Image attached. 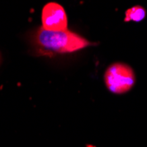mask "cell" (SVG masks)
<instances>
[{
  "mask_svg": "<svg viewBox=\"0 0 147 147\" xmlns=\"http://www.w3.org/2000/svg\"><path fill=\"white\" fill-rule=\"evenodd\" d=\"M31 42L36 55L72 53L92 46L86 38L69 31H50L39 28L31 36Z\"/></svg>",
  "mask_w": 147,
  "mask_h": 147,
  "instance_id": "obj_1",
  "label": "cell"
},
{
  "mask_svg": "<svg viewBox=\"0 0 147 147\" xmlns=\"http://www.w3.org/2000/svg\"><path fill=\"white\" fill-rule=\"evenodd\" d=\"M104 80L107 87L111 92L123 94L134 86L136 78L130 66L123 63H115L107 69Z\"/></svg>",
  "mask_w": 147,
  "mask_h": 147,
  "instance_id": "obj_2",
  "label": "cell"
},
{
  "mask_svg": "<svg viewBox=\"0 0 147 147\" xmlns=\"http://www.w3.org/2000/svg\"><path fill=\"white\" fill-rule=\"evenodd\" d=\"M42 28L50 31L66 30L68 19L64 8L55 2L46 4L42 11Z\"/></svg>",
  "mask_w": 147,
  "mask_h": 147,
  "instance_id": "obj_3",
  "label": "cell"
},
{
  "mask_svg": "<svg viewBox=\"0 0 147 147\" xmlns=\"http://www.w3.org/2000/svg\"><path fill=\"white\" fill-rule=\"evenodd\" d=\"M145 15H146L145 9L140 5H136V6H133L128 9L125 11L124 21L125 22H129V21L139 22L145 18Z\"/></svg>",
  "mask_w": 147,
  "mask_h": 147,
  "instance_id": "obj_4",
  "label": "cell"
},
{
  "mask_svg": "<svg viewBox=\"0 0 147 147\" xmlns=\"http://www.w3.org/2000/svg\"><path fill=\"white\" fill-rule=\"evenodd\" d=\"M0 63H1V55H0Z\"/></svg>",
  "mask_w": 147,
  "mask_h": 147,
  "instance_id": "obj_5",
  "label": "cell"
}]
</instances>
